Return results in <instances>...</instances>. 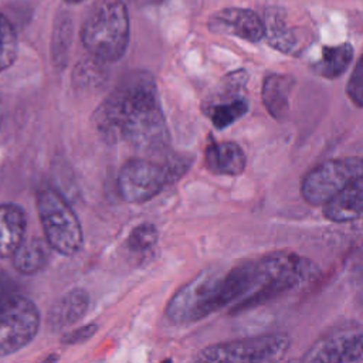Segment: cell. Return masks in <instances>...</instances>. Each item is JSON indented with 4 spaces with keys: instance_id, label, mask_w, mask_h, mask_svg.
<instances>
[{
    "instance_id": "cell-1",
    "label": "cell",
    "mask_w": 363,
    "mask_h": 363,
    "mask_svg": "<svg viewBox=\"0 0 363 363\" xmlns=\"http://www.w3.org/2000/svg\"><path fill=\"white\" fill-rule=\"evenodd\" d=\"M95 126L108 140H125L146 155L163 153L170 132L162 111L156 81L147 71L128 72L95 111Z\"/></svg>"
},
{
    "instance_id": "cell-2",
    "label": "cell",
    "mask_w": 363,
    "mask_h": 363,
    "mask_svg": "<svg viewBox=\"0 0 363 363\" xmlns=\"http://www.w3.org/2000/svg\"><path fill=\"white\" fill-rule=\"evenodd\" d=\"M129 14L122 0H96L81 27V41L91 57L115 62L129 44Z\"/></svg>"
},
{
    "instance_id": "cell-3",
    "label": "cell",
    "mask_w": 363,
    "mask_h": 363,
    "mask_svg": "<svg viewBox=\"0 0 363 363\" xmlns=\"http://www.w3.org/2000/svg\"><path fill=\"white\" fill-rule=\"evenodd\" d=\"M191 157L173 155L163 162L130 159L119 170L118 191L123 201L142 204L156 197L169 184L177 182L190 167Z\"/></svg>"
},
{
    "instance_id": "cell-4",
    "label": "cell",
    "mask_w": 363,
    "mask_h": 363,
    "mask_svg": "<svg viewBox=\"0 0 363 363\" xmlns=\"http://www.w3.org/2000/svg\"><path fill=\"white\" fill-rule=\"evenodd\" d=\"M37 211L47 244L58 254L75 255L84 244L81 223L68 201L52 187L37 194Z\"/></svg>"
},
{
    "instance_id": "cell-5",
    "label": "cell",
    "mask_w": 363,
    "mask_h": 363,
    "mask_svg": "<svg viewBox=\"0 0 363 363\" xmlns=\"http://www.w3.org/2000/svg\"><path fill=\"white\" fill-rule=\"evenodd\" d=\"M291 346L285 333H267L247 339L216 343L204 347L197 356L199 362L211 363H262L284 357Z\"/></svg>"
},
{
    "instance_id": "cell-6",
    "label": "cell",
    "mask_w": 363,
    "mask_h": 363,
    "mask_svg": "<svg viewBox=\"0 0 363 363\" xmlns=\"http://www.w3.org/2000/svg\"><path fill=\"white\" fill-rule=\"evenodd\" d=\"M218 281L220 274L211 271L196 275L169 301L166 308L167 319L173 323L184 325L220 311Z\"/></svg>"
},
{
    "instance_id": "cell-7",
    "label": "cell",
    "mask_w": 363,
    "mask_h": 363,
    "mask_svg": "<svg viewBox=\"0 0 363 363\" xmlns=\"http://www.w3.org/2000/svg\"><path fill=\"white\" fill-rule=\"evenodd\" d=\"M363 173V159L356 156L322 162L309 170L301 183V196L311 206H323Z\"/></svg>"
},
{
    "instance_id": "cell-8",
    "label": "cell",
    "mask_w": 363,
    "mask_h": 363,
    "mask_svg": "<svg viewBox=\"0 0 363 363\" xmlns=\"http://www.w3.org/2000/svg\"><path fill=\"white\" fill-rule=\"evenodd\" d=\"M40 328V312L35 303L18 295L0 309V357L13 354L27 346Z\"/></svg>"
},
{
    "instance_id": "cell-9",
    "label": "cell",
    "mask_w": 363,
    "mask_h": 363,
    "mask_svg": "<svg viewBox=\"0 0 363 363\" xmlns=\"http://www.w3.org/2000/svg\"><path fill=\"white\" fill-rule=\"evenodd\" d=\"M308 363H363V332H346L312 345L301 357Z\"/></svg>"
},
{
    "instance_id": "cell-10",
    "label": "cell",
    "mask_w": 363,
    "mask_h": 363,
    "mask_svg": "<svg viewBox=\"0 0 363 363\" xmlns=\"http://www.w3.org/2000/svg\"><path fill=\"white\" fill-rule=\"evenodd\" d=\"M208 30L216 34L234 35L250 43L264 38V20L250 9L227 7L216 11L208 18Z\"/></svg>"
},
{
    "instance_id": "cell-11",
    "label": "cell",
    "mask_w": 363,
    "mask_h": 363,
    "mask_svg": "<svg viewBox=\"0 0 363 363\" xmlns=\"http://www.w3.org/2000/svg\"><path fill=\"white\" fill-rule=\"evenodd\" d=\"M323 207V216L333 223H349L363 217V173L353 179Z\"/></svg>"
},
{
    "instance_id": "cell-12",
    "label": "cell",
    "mask_w": 363,
    "mask_h": 363,
    "mask_svg": "<svg viewBox=\"0 0 363 363\" xmlns=\"http://www.w3.org/2000/svg\"><path fill=\"white\" fill-rule=\"evenodd\" d=\"M89 295L82 288H74L57 299L47 315V325L52 330H62L77 323L88 311Z\"/></svg>"
},
{
    "instance_id": "cell-13",
    "label": "cell",
    "mask_w": 363,
    "mask_h": 363,
    "mask_svg": "<svg viewBox=\"0 0 363 363\" xmlns=\"http://www.w3.org/2000/svg\"><path fill=\"white\" fill-rule=\"evenodd\" d=\"M204 163L208 172L221 176H237L244 172L247 157L235 142H213L206 147Z\"/></svg>"
},
{
    "instance_id": "cell-14",
    "label": "cell",
    "mask_w": 363,
    "mask_h": 363,
    "mask_svg": "<svg viewBox=\"0 0 363 363\" xmlns=\"http://www.w3.org/2000/svg\"><path fill=\"white\" fill-rule=\"evenodd\" d=\"M27 217L14 203L0 204V258L11 257L26 238Z\"/></svg>"
},
{
    "instance_id": "cell-15",
    "label": "cell",
    "mask_w": 363,
    "mask_h": 363,
    "mask_svg": "<svg viewBox=\"0 0 363 363\" xmlns=\"http://www.w3.org/2000/svg\"><path fill=\"white\" fill-rule=\"evenodd\" d=\"M262 20L267 43L284 54H294L299 40L295 30L286 21L285 10L278 6H269L265 9Z\"/></svg>"
},
{
    "instance_id": "cell-16",
    "label": "cell",
    "mask_w": 363,
    "mask_h": 363,
    "mask_svg": "<svg viewBox=\"0 0 363 363\" xmlns=\"http://www.w3.org/2000/svg\"><path fill=\"white\" fill-rule=\"evenodd\" d=\"M295 84L294 77L286 74H269L262 81L261 99L268 113L282 121L289 111V95Z\"/></svg>"
},
{
    "instance_id": "cell-17",
    "label": "cell",
    "mask_w": 363,
    "mask_h": 363,
    "mask_svg": "<svg viewBox=\"0 0 363 363\" xmlns=\"http://www.w3.org/2000/svg\"><path fill=\"white\" fill-rule=\"evenodd\" d=\"M353 58V47L349 43L337 45H325L320 58L312 64V71L326 79L340 77L350 65Z\"/></svg>"
},
{
    "instance_id": "cell-18",
    "label": "cell",
    "mask_w": 363,
    "mask_h": 363,
    "mask_svg": "<svg viewBox=\"0 0 363 363\" xmlns=\"http://www.w3.org/2000/svg\"><path fill=\"white\" fill-rule=\"evenodd\" d=\"M48 259L47 245L37 237L24 238L17 250L11 254L13 267L23 275H34L40 272Z\"/></svg>"
},
{
    "instance_id": "cell-19",
    "label": "cell",
    "mask_w": 363,
    "mask_h": 363,
    "mask_svg": "<svg viewBox=\"0 0 363 363\" xmlns=\"http://www.w3.org/2000/svg\"><path fill=\"white\" fill-rule=\"evenodd\" d=\"M248 111V102L244 98H233L228 101H221L213 104L208 109V116L214 128L225 129L233 125Z\"/></svg>"
},
{
    "instance_id": "cell-20",
    "label": "cell",
    "mask_w": 363,
    "mask_h": 363,
    "mask_svg": "<svg viewBox=\"0 0 363 363\" xmlns=\"http://www.w3.org/2000/svg\"><path fill=\"white\" fill-rule=\"evenodd\" d=\"M72 38V20L69 14L62 13L57 17L51 41V54L55 64H64Z\"/></svg>"
},
{
    "instance_id": "cell-21",
    "label": "cell",
    "mask_w": 363,
    "mask_h": 363,
    "mask_svg": "<svg viewBox=\"0 0 363 363\" xmlns=\"http://www.w3.org/2000/svg\"><path fill=\"white\" fill-rule=\"evenodd\" d=\"M104 61H99L94 57L89 60H82L78 62L72 72V81L77 88H95L99 86L106 77L104 69Z\"/></svg>"
},
{
    "instance_id": "cell-22",
    "label": "cell",
    "mask_w": 363,
    "mask_h": 363,
    "mask_svg": "<svg viewBox=\"0 0 363 363\" xmlns=\"http://www.w3.org/2000/svg\"><path fill=\"white\" fill-rule=\"evenodd\" d=\"M157 238V228L152 223H142L130 231L126 240V250L136 255H145L155 248Z\"/></svg>"
},
{
    "instance_id": "cell-23",
    "label": "cell",
    "mask_w": 363,
    "mask_h": 363,
    "mask_svg": "<svg viewBox=\"0 0 363 363\" xmlns=\"http://www.w3.org/2000/svg\"><path fill=\"white\" fill-rule=\"evenodd\" d=\"M18 43L13 24L0 14V72L7 69L17 58Z\"/></svg>"
},
{
    "instance_id": "cell-24",
    "label": "cell",
    "mask_w": 363,
    "mask_h": 363,
    "mask_svg": "<svg viewBox=\"0 0 363 363\" xmlns=\"http://www.w3.org/2000/svg\"><path fill=\"white\" fill-rule=\"evenodd\" d=\"M346 95L359 108H363V54L356 62L346 84Z\"/></svg>"
},
{
    "instance_id": "cell-25",
    "label": "cell",
    "mask_w": 363,
    "mask_h": 363,
    "mask_svg": "<svg viewBox=\"0 0 363 363\" xmlns=\"http://www.w3.org/2000/svg\"><path fill=\"white\" fill-rule=\"evenodd\" d=\"M18 295L20 294L17 291L14 279L4 269L0 268V309L14 301Z\"/></svg>"
},
{
    "instance_id": "cell-26",
    "label": "cell",
    "mask_w": 363,
    "mask_h": 363,
    "mask_svg": "<svg viewBox=\"0 0 363 363\" xmlns=\"http://www.w3.org/2000/svg\"><path fill=\"white\" fill-rule=\"evenodd\" d=\"M98 330V326L95 323H88L85 326H81L78 329H72V330H68L67 333L62 335L61 340L62 343L65 345H75V343H82V342H86L88 339H91L95 332Z\"/></svg>"
},
{
    "instance_id": "cell-27",
    "label": "cell",
    "mask_w": 363,
    "mask_h": 363,
    "mask_svg": "<svg viewBox=\"0 0 363 363\" xmlns=\"http://www.w3.org/2000/svg\"><path fill=\"white\" fill-rule=\"evenodd\" d=\"M130 4L136 6V7H145V6H156V4H162L166 0H128Z\"/></svg>"
},
{
    "instance_id": "cell-28",
    "label": "cell",
    "mask_w": 363,
    "mask_h": 363,
    "mask_svg": "<svg viewBox=\"0 0 363 363\" xmlns=\"http://www.w3.org/2000/svg\"><path fill=\"white\" fill-rule=\"evenodd\" d=\"M3 118H4V106L0 101V126H1V122H3Z\"/></svg>"
},
{
    "instance_id": "cell-29",
    "label": "cell",
    "mask_w": 363,
    "mask_h": 363,
    "mask_svg": "<svg viewBox=\"0 0 363 363\" xmlns=\"http://www.w3.org/2000/svg\"><path fill=\"white\" fill-rule=\"evenodd\" d=\"M65 1H68V3H79L82 0H65Z\"/></svg>"
}]
</instances>
